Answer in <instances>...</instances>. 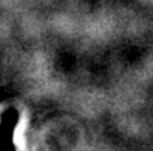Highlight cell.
<instances>
[{"label":"cell","mask_w":153,"mask_h":151,"mask_svg":"<svg viewBox=\"0 0 153 151\" xmlns=\"http://www.w3.org/2000/svg\"><path fill=\"white\" fill-rule=\"evenodd\" d=\"M0 151H16L14 130L19 122V111L16 108L6 110L0 117Z\"/></svg>","instance_id":"1"}]
</instances>
